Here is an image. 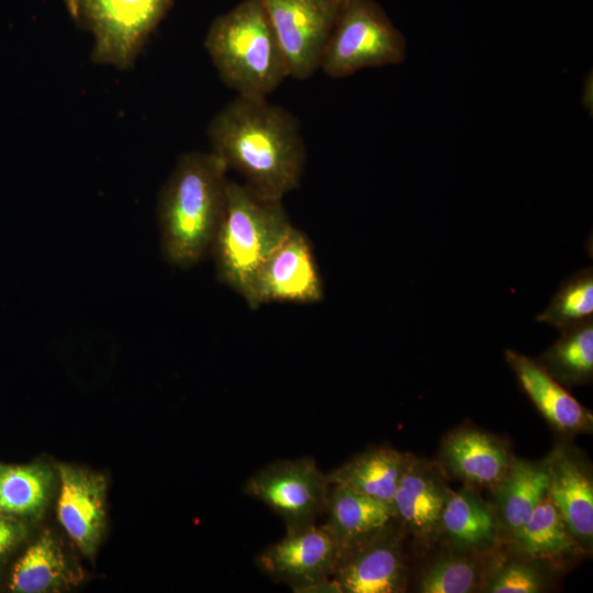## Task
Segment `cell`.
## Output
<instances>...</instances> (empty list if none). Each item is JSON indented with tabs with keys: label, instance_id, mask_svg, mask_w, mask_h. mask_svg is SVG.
Wrapping results in <instances>:
<instances>
[{
	"label": "cell",
	"instance_id": "obj_10",
	"mask_svg": "<svg viewBox=\"0 0 593 593\" xmlns=\"http://www.w3.org/2000/svg\"><path fill=\"white\" fill-rule=\"evenodd\" d=\"M323 299L324 284L312 244L293 226L255 276L254 310L267 303L313 304Z\"/></svg>",
	"mask_w": 593,
	"mask_h": 593
},
{
	"label": "cell",
	"instance_id": "obj_25",
	"mask_svg": "<svg viewBox=\"0 0 593 593\" xmlns=\"http://www.w3.org/2000/svg\"><path fill=\"white\" fill-rule=\"evenodd\" d=\"M593 271L584 268L563 281L547 309L536 320L562 329L592 317Z\"/></svg>",
	"mask_w": 593,
	"mask_h": 593
},
{
	"label": "cell",
	"instance_id": "obj_9",
	"mask_svg": "<svg viewBox=\"0 0 593 593\" xmlns=\"http://www.w3.org/2000/svg\"><path fill=\"white\" fill-rule=\"evenodd\" d=\"M288 66L304 80L318 68L343 0H261Z\"/></svg>",
	"mask_w": 593,
	"mask_h": 593
},
{
	"label": "cell",
	"instance_id": "obj_11",
	"mask_svg": "<svg viewBox=\"0 0 593 593\" xmlns=\"http://www.w3.org/2000/svg\"><path fill=\"white\" fill-rule=\"evenodd\" d=\"M391 524L340 551L333 580L343 593H399L406 574L398 535Z\"/></svg>",
	"mask_w": 593,
	"mask_h": 593
},
{
	"label": "cell",
	"instance_id": "obj_14",
	"mask_svg": "<svg viewBox=\"0 0 593 593\" xmlns=\"http://www.w3.org/2000/svg\"><path fill=\"white\" fill-rule=\"evenodd\" d=\"M548 496L577 544L593 538V482L588 468L571 454L558 449L546 459Z\"/></svg>",
	"mask_w": 593,
	"mask_h": 593
},
{
	"label": "cell",
	"instance_id": "obj_28",
	"mask_svg": "<svg viewBox=\"0 0 593 593\" xmlns=\"http://www.w3.org/2000/svg\"><path fill=\"white\" fill-rule=\"evenodd\" d=\"M21 526L0 514V556L7 552L20 538Z\"/></svg>",
	"mask_w": 593,
	"mask_h": 593
},
{
	"label": "cell",
	"instance_id": "obj_12",
	"mask_svg": "<svg viewBox=\"0 0 593 593\" xmlns=\"http://www.w3.org/2000/svg\"><path fill=\"white\" fill-rule=\"evenodd\" d=\"M58 519L77 547L92 555L105 524V481L88 470L59 467Z\"/></svg>",
	"mask_w": 593,
	"mask_h": 593
},
{
	"label": "cell",
	"instance_id": "obj_15",
	"mask_svg": "<svg viewBox=\"0 0 593 593\" xmlns=\"http://www.w3.org/2000/svg\"><path fill=\"white\" fill-rule=\"evenodd\" d=\"M505 359L523 391L552 426L566 433L591 428V412L559 384L542 365L510 349L505 350Z\"/></svg>",
	"mask_w": 593,
	"mask_h": 593
},
{
	"label": "cell",
	"instance_id": "obj_3",
	"mask_svg": "<svg viewBox=\"0 0 593 593\" xmlns=\"http://www.w3.org/2000/svg\"><path fill=\"white\" fill-rule=\"evenodd\" d=\"M204 48L220 79L236 96L267 98L289 77L261 0H242L217 15L208 29Z\"/></svg>",
	"mask_w": 593,
	"mask_h": 593
},
{
	"label": "cell",
	"instance_id": "obj_7",
	"mask_svg": "<svg viewBox=\"0 0 593 593\" xmlns=\"http://www.w3.org/2000/svg\"><path fill=\"white\" fill-rule=\"evenodd\" d=\"M331 484L311 457L276 460L251 474L244 493L266 504L286 530L315 524L325 512Z\"/></svg>",
	"mask_w": 593,
	"mask_h": 593
},
{
	"label": "cell",
	"instance_id": "obj_21",
	"mask_svg": "<svg viewBox=\"0 0 593 593\" xmlns=\"http://www.w3.org/2000/svg\"><path fill=\"white\" fill-rule=\"evenodd\" d=\"M72 580L61 548L51 535H44L15 563L10 589L18 593H44L57 591Z\"/></svg>",
	"mask_w": 593,
	"mask_h": 593
},
{
	"label": "cell",
	"instance_id": "obj_1",
	"mask_svg": "<svg viewBox=\"0 0 593 593\" xmlns=\"http://www.w3.org/2000/svg\"><path fill=\"white\" fill-rule=\"evenodd\" d=\"M211 152L257 194L282 200L301 182L306 149L298 119L267 98L236 96L210 121Z\"/></svg>",
	"mask_w": 593,
	"mask_h": 593
},
{
	"label": "cell",
	"instance_id": "obj_6",
	"mask_svg": "<svg viewBox=\"0 0 593 593\" xmlns=\"http://www.w3.org/2000/svg\"><path fill=\"white\" fill-rule=\"evenodd\" d=\"M175 0H64L76 25L93 36L91 60L127 70Z\"/></svg>",
	"mask_w": 593,
	"mask_h": 593
},
{
	"label": "cell",
	"instance_id": "obj_16",
	"mask_svg": "<svg viewBox=\"0 0 593 593\" xmlns=\"http://www.w3.org/2000/svg\"><path fill=\"white\" fill-rule=\"evenodd\" d=\"M441 455L455 475L482 486H495L513 460L501 440L474 428L450 433L444 440Z\"/></svg>",
	"mask_w": 593,
	"mask_h": 593
},
{
	"label": "cell",
	"instance_id": "obj_13",
	"mask_svg": "<svg viewBox=\"0 0 593 593\" xmlns=\"http://www.w3.org/2000/svg\"><path fill=\"white\" fill-rule=\"evenodd\" d=\"M449 493L435 467L409 456L392 499L393 517L415 536L430 537L439 528Z\"/></svg>",
	"mask_w": 593,
	"mask_h": 593
},
{
	"label": "cell",
	"instance_id": "obj_18",
	"mask_svg": "<svg viewBox=\"0 0 593 593\" xmlns=\"http://www.w3.org/2000/svg\"><path fill=\"white\" fill-rule=\"evenodd\" d=\"M499 525L495 508L466 486L449 493L439 528L457 549L484 552L496 544Z\"/></svg>",
	"mask_w": 593,
	"mask_h": 593
},
{
	"label": "cell",
	"instance_id": "obj_23",
	"mask_svg": "<svg viewBox=\"0 0 593 593\" xmlns=\"http://www.w3.org/2000/svg\"><path fill=\"white\" fill-rule=\"evenodd\" d=\"M52 473L40 465H0V514L29 516L47 502Z\"/></svg>",
	"mask_w": 593,
	"mask_h": 593
},
{
	"label": "cell",
	"instance_id": "obj_24",
	"mask_svg": "<svg viewBox=\"0 0 593 593\" xmlns=\"http://www.w3.org/2000/svg\"><path fill=\"white\" fill-rule=\"evenodd\" d=\"M513 537L519 548L534 558L561 556L577 545L548 494Z\"/></svg>",
	"mask_w": 593,
	"mask_h": 593
},
{
	"label": "cell",
	"instance_id": "obj_2",
	"mask_svg": "<svg viewBox=\"0 0 593 593\" xmlns=\"http://www.w3.org/2000/svg\"><path fill=\"white\" fill-rule=\"evenodd\" d=\"M227 171L212 152L179 156L156 208L161 251L172 266L188 269L211 253L225 209Z\"/></svg>",
	"mask_w": 593,
	"mask_h": 593
},
{
	"label": "cell",
	"instance_id": "obj_5",
	"mask_svg": "<svg viewBox=\"0 0 593 593\" xmlns=\"http://www.w3.org/2000/svg\"><path fill=\"white\" fill-rule=\"evenodd\" d=\"M405 36L376 0H343L321 56L320 68L331 78L402 64Z\"/></svg>",
	"mask_w": 593,
	"mask_h": 593
},
{
	"label": "cell",
	"instance_id": "obj_20",
	"mask_svg": "<svg viewBox=\"0 0 593 593\" xmlns=\"http://www.w3.org/2000/svg\"><path fill=\"white\" fill-rule=\"evenodd\" d=\"M548 467L542 462L512 460L494 488L499 522L514 536L548 494Z\"/></svg>",
	"mask_w": 593,
	"mask_h": 593
},
{
	"label": "cell",
	"instance_id": "obj_17",
	"mask_svg": "<svg viewBox=\"0 0 593 593\" xmlns=\"http://www.w3.org/2000/svg\"><path fill=\"white\" fill-rule=\"evenodd\" d=\"M324 513V526L340 551L377 534L394 519L389 504L339 484H331Z\"/></svg>",
	"mask_w": 593,
	"mask_h": 593
},
{
	"label": "cell",
	"instance_id": "obj_4",
	"mask_svg": "<svg viewBox=\"0 0 593 593\" xmlns=\"http://www.w3.org/2000/svg\"><path fill=\"white\" fill-rule=\"evenodd\" d=\"M292 227L282 200L264 198L244 183L228 180L224 213L210 254L219 281L251 310L255 276Z\"/></svg>",
	"mask_w": 593,
	"mask_h": 593
},
{
	"label": "cell",
	"instance_id": "obj_27",
	"mask_svg": "<svg viewBox=\"0 0 593 593\" xmlns=\"http://www.w3.org/2000/svg\"><path fill=\"white\" fill-rule=\"evenodd\" d=\"M540 570L519 560L503 563L489 580L484 592L489 593H537L545 585Z\"/></svg>",
	"mask_w": 593,
	"mask_h": 593
},
{
	"label": "cell",
	"instance_id": "obj_19",
	"mask_svg": "<svg viewBox=\"0 0 593 593\" xmlns=\"http://www.w3.org/2000/svg\"><path fill=\"white\" fill-rule=\"evenodd\" d=\"M409 455L391 447L367 449L326 473L329 484H339L391 506Z\"/></svg>",
	"mask_w": 593,
	"mask_h": 593
},
{
	"label": "cell",
	"instance_id": "obj_22",
	"mask_svg": "<svg viewBox=\"0 0 593 593\" xmlns=\"http://www.w3.org/2000/svg\"><path fill=\"white\" fill-rule=\"evenodd\" d=\"M544 354L545 369L568 385L589 383L593 376V316L571 324Z\"/></svg>",
	"mask_w": 593,
	"mask_h": 593
},
{
	"label": "cell",
	"instance_id": "obj_8",
	"mask_svg": "<svg viewBox=\"0 0 593 593\" xmlns=\"http://www.w3.org/2000/svg\"><path fill=\"white\" fill-rule=\"evenodd\" d=\"M340 548L324 525L287 530L282 539L258 553L255 563L272 580L294 592L340 593L332 579Z\"/></svg>",
	"mask_w": 593,
	"mask_h": 593
},
{
	"label": "cell",
	"instance_id": "obj_26",
	"mask_svg": "<svg viewBox=\"0 0 593 593\" xmlns=\"http://www.w3.org/2000/svg\"><path fill=\"white\" fill-rule=\"evenodd\" d=\"M479 581L477 563L465 557H446L428 566L418 581L422 593H468Z\"/></svg>",
	"mask_w": 593,
	"mask_h": 593
}]
</instances>
